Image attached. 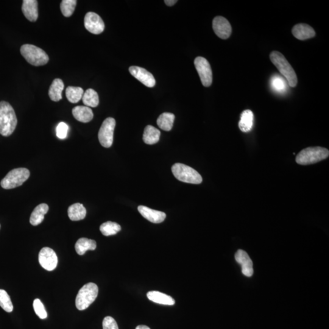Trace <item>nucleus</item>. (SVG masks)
I'll return each instance as SVG.
<instances>
[{"label": "nucleus", "instance_id": "nucleus-20", "mask_svg": "<svg viewBox=\"0 0 329 329\" xmlns=\"http://www.w3.org/2000/svg\"><path fill=\"white\" fill-rule=\"evenodd\" d=\"M147 297L150 300L160 304L174 306L175 300L170 296L162 294L157 291L149 292L147 294Z\"/></svg>", "mask_w": 329, "mask_h": 329}, {"label": "nucleus", "instance_id": "nucleus-28", "mask_svg": "<svg viewBox=\"0 0 329 329\" xmlns=\"http://www.w3.org/2000/svg\"><path fill=\"white\" fill-rule=\"evenodd\" d=\"M66 97L72 103H77L82 99L84 90L82 88L69 86L66 89Z\"/></svg>", "mask_w": 329, "mask_h": 329}, {"label": "nucleus", "instance_id": "nucleus-22", "mask_svg": "<svg viewBox=\"0 0 329 329\" xmlns=\"http://www.w3.org/2000/svg\"><path fill=\"white\" fill-rule=\"evenodd\" d=\"M64 88V84L60 79H55L52 82L48 91L50 99L52 101L58 102L62 100V93Z\"/></svg>", "mask_w": 329, "mask_h": 329}, {"label": "nucleus", "instance_id": "nucleus-6", "mask_svg": "<svg viewBox=\"0 0 329 329\" xmlns=\"http://www.w3.org/2000/svg\"><path fill=\"white\" fill-rule=\"evenodd\" d=\"M174 177L181 182L200 184L202 182V178L198 172L192 167L180 163H176L172 167Z\"/></svg>", "mask_w": 329, "mask_h": 329}, {"label": "nucleus", "instance_id": "nucleus-7", "mask_svg": "<svg viewBox=\"0 0 329 329\" xmlns=\"http://www.w3.org/2000/svg\"><path fill=\"white\" fill-rule=\"evenodd\" d=\"M30 172L25 168H18L11 170L1 181L2 188L10 190L21 186L28 180Z\"/></svg>", "mask_w": 329, "mask_h": 329}, {"label": "nucleus", "instance_id": "nucleus-1", "mask_svg": "<svg viewBox=\"0 0 329 329\" xmlns=\"http://www.w3.org/2000/svg\"><path fill=\"white\" fill-rule=\"evenodd\" d=\"M18 118L12 106L9 102H0V134L9 136L15 130Z\"/></svg>", "mask_w": 329, "mask_h": 329}, {"label": "nucleus", "instance_id": "nucleus-16", "mask_svg": "<svg viewBox=\"0 0 329 329\" xmlns=\"http://www.w3.org/2000/svg\"><path fill=\"white\" fill-rule=\"evenodd\" d=\"M25 18L32 22L38 18V2L36 0H24L22 7Z\"/></svg>", "mask_w": 329, "mask_h": 329}, {"label": "nucleus", "instance_id": "nucleus-2", "mask_svg": "<svg viewBox=\"0 0 329 329\" xmlns=\"http://www.w3.org/2000/svg\"><path fill=\"white\" fill-rule=\"evenodd\" d=\"M270 56L272 63L286 78L288 85L292 88H295L298 84L296 74L284 56L278 52L274 51L270 54Z\"/></svg>", "mask_w": 329, "mask_h": 329}, {"label": "nucleus", "instance_id": "nucleus-13", "mask_svg": "<svg viewBox=\"0 0 329 329\" xmlns=\"http://www.w3.org/2000/svg\"><path fill=\"white\" fill-rule=\"evenodd\" d=\"M130 74L148 88H153L156 85V80L154 76L146 70L132 66L129 69Z\"/></svg>", "mask_w": 329, "mask_h": 329}, {"label": "nucleus", "instance_id": "nucleus-27", "mask_svg": "<svg viewBox=\"0 0 329 329\" xmlns=\"http://www.w3.org/2000/svg\"><path fill=\"white\" fill-rule=\"evenodd\" d=\"M82 99L84 104L88 108H96L99 104L98 94L94 89H88L85 93H84Z\"/></svg>", "mask_w": 329, "mask_h": 329}, {"label": "nucleus", "instance_id": "nucleus-19", "mask_svg": "<svg viewBox=\"0 0 329 329\" xmlns=\"http://www.w3.org/2000/svg\"><path fill=\"white\" fill-rule=\"evenodd\" d=\"M48 206L46 204H39L33 210L30 217V223L32 226H38L41 224L44 221V214L48 212Z\"/></svg>", "mask_w": 329, "mask_h": 329}, {"label": "nucleus", "instance_id": "nucleus-12", "mask_svg": "<svg viewBox=\"0 0 329 329\" xmlns=\"http://www.w3.org/2000/svg\"><path fill=\"white\" fill-rule=\"evenodd\" d=\"M213 29L218 37L227 39L232 33V27L226 18L222 16H216L213 20Z\"/></svg>", "mask_w": 329, "mask_h": 329}, {"label": "nucleus", "instance_id": "nucleus-36", "mask_svg": "<svg viewBox=\"0 0 329 329\" xmlns=\"http://www.w3.org/2000/svg\"><path fill=\"white\" fill-rule=\"evenodd\" d=\"M178 1L176 0H166L164 1V2H166V4L167 6H172L174 5Z\"/></svg>", "mask_w": 329, "mask_h": 329}, {"label": "nucleus", "instance_id": "nucleus-21", "mask_svg": "<svg viewBox=\"0 0 329 329\" xmlns=\"http://www.w3.org/2000/svg\"><path fill=\"white\" fill-rule=\"evenodd\" d=\"M87 211L84 206L80 203H75L70 206L68 209V216L72 221H80L85 218Z\"/></svg>", "mask_w": 329, "mask_h": 329}, {"label": "nucleus", "instance_id": "nucleus-26", "mask_svg": "<svg viewBox=\"0 0 329 329\" xmlns=\"http://www.w3.org/2000/svg\"><path fill=\"white\" fill-rule=\"evenodd\" d=\"M175 116L174 114L164 112L158 116L157 120L158 126L161 130L166 131L171 130L174 122Z\"/></svg>", "mask_w": 329, "mask_h": 329}, {"label": "nucleus", "instance_id": "nucleus-31", "mask_svg": "<svg viewBox=\"0 0 329 329\" xmlns=\"http://www.w3.org/2000/svg\"><path fill=\"white\" fill-rule=\"evenodd\" d=\"M0 306L8 313H10L14 310L12 300L9 294L2 289H0Z\"/></svg>", "mask_w": 329, "mask_h": 329}, {"label": "nucleus", "instance_id": "nucleus-33", "mask_svg": "<svg viewBox=\"0 0 329 329\" xmlns=\"http://www.w3.org/2000/svg\"><path fill=\"white\" fill-rule=\"evenodd\" d=\"M33 308L35 313L42 320H44L47 318V313L46 308L39 299H36L33 302Z\"/></svg>", "mask_w": 329, "mask_h": 329}, {"label": "nucleus", "instance_id": "nucleus-14", "mask_svg": "<svg viewBox=\"0 0 329 329\" xmlns=\"http://www.w3.org/2000/svg\"><path fill=\"white\" fill-rule=\"evenodd\" d=\"M236 260L241 264L242 273L246 277L253 275V264L252 259L244 250H239L236 254Z\"/></svg>", "mask_w": 329, "mask_h": 329}, {"label": "nucleus", "instance_id": "nucleus-38", "mask_svg": "<svg viewBox=\"0 0 329 329\" xmlns=\"http://www.w3.org/2000/svg\"><path fill=\"white\" fill-rule=\"evenodd\" d=\"M0 228H1V225H0Z\"/></svg>", "mask_w": 329, "mask_h": 329}, {"label": "nucleus", "instance_id": "nucleus-8", "mask_svg": "<svg viewBox=\"0 0 329 329\" xmlns=\"http://www.w3.org/2000/svg\"><path fill=\"white\" fill-rule=\"evenodd\" d=\"M116 125L115 119L111 117H108L103 122L98 132L99 142L103 147L108 148L112 146Z\"/></svg>", "mask_w": 329, "mask_h": 329}, {"label": "nucleus", "instance_id": "nucleus-10", "mask_svg": "<svg viewBox=\"0 0 329 329\" xmlns=\"http://www.w3.org/2000/svg\"><path fill=\"white\" fill-rule=\"evenodd\" d=\"M38 262L44 270L48 272L54 271L58 263L56 254L52 248L44 247L38 254Z\"/></svg>", "mask_w": 329, "mask_h": 329}, {"label": "nucleus", "instance_id": "nucleus-11", "mask_svg": "<svg viewBox=\"0 0 329 329\" xmlns=\"http://www.w3.org/2000/svg\"><path fill=\"white\" fill-rule=\"evenodd\" d=\"M84 26L88 32L94 34H100L104 32L105 24L97 14L89 12L84 18Z\"/></svg>", "mask_w": 329, "mask_h": 329}, {"label": "nucleus", "instance_id": "nucleus-29", "mask_svg": "<svg viewBox=\"0 0 329 329\" xmlns=\"http://www.w3.org/2000/svg\"><path fill=\"white\" fill-rule=\"evenodd\" d=\"M100 230L102 235L108 236L116 235L121 230L122 228L116 222H107L101 225Z\"/></svg>", "mask_w": 329, "mask_h": 329}, {"label": "nucleus", "instance_id": "nucleus-35", "mask_svg": "<svg viewBox=\"0 0 329 329\" xmlns=\"http://www.w3.org/2000/svg\"><path fill=\"white\" fill-rule=\"evenodd\" d=\"M103 329H119L116 320L111 316L104 318L102 322Z\"/></svg>", "mask_w": 329, "mask_h": 329}, {"label": "nucleus", "instance_id": "nucleus-25", "mask_svg": "<svg viewBox=\"0 0 329 329\" xmlns=\"http://www.w3.org/2000/svg\"><path fill=\"white\" fill-rule=\"evenodd\" d=\"M160 130L152 125H148L144 128L143 140L147 144H154L160 141Z\"/></svg>", "mask_w": 329, "mask_h": 329}, {"label": "nucleus", "instance_id": "nucleus-32", "mask_svg": "<svg viewBox=\"0 0 329 329\" xmlns=\"http://www.w3.org/2000/svg\"><path fill=\"white\" fill-rule=\"evenodd\" d=\"M272 86L273 90L282 93L286 90V84L283 78L280 75H274L272 78Z\"/></svg>", "mask_w": 329, "mask_h": 329}, {"label": "nucleus", "instance_id": "nucleus-4", "mask_svg": "<svg viewBox=\"0 0 329 329\" xmlns=\"http://www.w3.org/2000/svg\"><path fill=\"white\" fill-rule=\"evenodd\" d=\"M98 294V287L94 283H88L80 289L77 294L75 304L78 310L87 309L96 299Z\"/></svg>", "mask_w": 329, "mask_h": 329}, {"label": "nucleus", "instance_id": "nucleus-37", "mask_svg": "<svg viewBox=\"0 0 329 329\" xmlns=\"http://www.w3.org/2000/svg\"><path fill=\"white\" fill-rule=\"evenodd\" d=\"M136 329H150V328L146 326L140 325L138 326Z\"/></svg>", "mask_w": 329, "mask_h": 329}, {"label": "nucleus", "instance_id": "nucleus-17", "mask_svg": "<svg viewBox=\"0 0 329 329\" xmlns=\"http://www.w3.org/2000/svg\"><path fill=\"white\" fill-rule=\"evenodd\" d=\"M292 34L300 40L313 38L316 35L313 28L304 24L295 25L292 30Z\"/></svg>", "mask_w": 329, "mask_h": 329}, {"label": "nucleus", "instance_id": "nucleus-30", "mask_svg": "<svg viewBox=\"0 0 329 329\" xmlns=\"http://www.w3.org/2000/svg\"><path fill=\"white\" fill-rule=\"evenodd\" d=\"M77 1L76 0H63L60 4V10L64 16L70 18L73 14Z\"/></svg>", "mask_w": 329, "mask_h": 329}, {"label": "nucleus", "instance_id": "nucleus-34", "mask_svg": "<svg viewBox=\"0 0 329 329\" xmlns=\"http://www.w3.org/2000/svg\"><path fill=\"white\" fill-rule=\"evenodd\" d=\"M68 130V125L65 122H61L56 128V135L58 138L64 139L66 138Z\"/></svg>", "mask_w": 329, "mask_h": 329}, {"label": "nucleus", "instance_id": "nucleus-3", "mask_svg": "<svg viewBox=\"0 0 329 329\" xmlns=\"http://www.w3.org/2000/svg\"><path fill=\"white\" fill-rule=\"evenodd\" d=\"M328 156V150L325 148L309 147L301 150L296 157V162L298 164L308 166L324 160Z\"/></svg>", "mask_w": 329, "mask_h": 329}, {"label": "nucleus", "instance_id": "nucleus-18", "mask_svg": "<svg viewBox=\"0 0 329 329\" xmlns=\"http://www.w3.org/2000/svg\"><path fill=\"white\" fill-rule=\"evenodd\" d=\"M72 114L74 118L82 122H90L94 118V113L90 108L78 106L73 108Z\"/></svg>", "mask_w": 329, "mask_h": 329}, {"label": "nucleus", "instance_id": "nucleus-9", "mask_svg": "<svg viewBox=\"0 0 329 329\" xmlns=\"http://www.w3.org/2000/svg\"><path fill=\"white\" fill-rule=\"evenodd\" d=\"M194 66L204 87H210L212 83L213 74L210 64L204 58L197 57L194 60Z\"/></svg>", "mask_w": 329, "mask_h": 329}, {"label": "nucleus", "instance_id": "nucleus-15", "mask_svg": "<svg viewBox=\"0 0 329 329\" xmlns=\"http://www.w3.org/2000/svg\"><path fill=\"white\" fill-rule=\"evenodd\" d=\"M138 210L144 218L152 223L162 222L166 218V214L162 212L153 210L146 206H138Z\"/></svg>", "mask_w": 329, "mask_h": 329}, {"label": "nucleus", "instance_id": "nucleus-24", "mask_svg": "<svg viewBox=\"0 0 329 329\" xmlns=\"http://www.w3.org/2000/svg\"><path fill=\"white\" fill-rule=\"evenodd\" d=\"M96 248V242L87 238H80L75 244V250L80 256L84 254L88 250H94Z\"/></svg>", "mask_w": 329, "mask_h": 329}, {"label": "nucleus", "instance_id": "nucleus-23", "mask_svg": "<svg viewBox=\"0 0 329 329\" xmlns=\"http://www.w3.org/2000/svg\"><path fill=\"white\" fill-rule=\"evenodd\" d=\"M254 114L250 110H245L241 114L240 120L238 122L240 130L242 132H248L252 129Z\"/></svg>", "mask_w": 329, "mask_h": 329}, {"label": "nucleus", "instance_id": "nucleus-5", "mask_svg": "<svg viewBox=\"0 0 329 329\" xmlns=\"http://www.w3.org/2000/svg\"><path fill=\"white\" fill-rule=\"evenodd\" d=\"M20 52L27 62L34 66H42L49 61L48 56L46 52L33 44H24L21 47Z\"/></svg>", "mask_w": 329, "mask_h": 329}]
</instances>
